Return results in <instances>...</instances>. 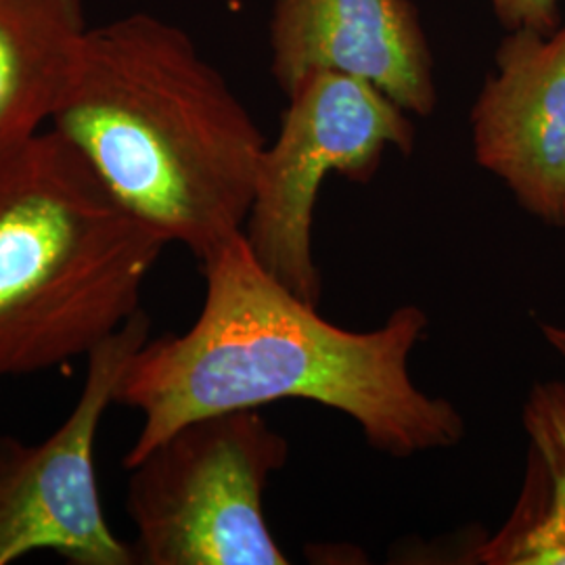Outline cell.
Segmentation results:
<instances>
[{"label":"cell","instance_id":"cell-3","mask_svg":"<svg viewBox=\"0 0 565 565\" xmlns=\"http://www.w3.org/2000/svg\"><path fill=\"white\" fill-rule=\"evenodd\" d=\"M168 242L57 130L0 156V377L88 356L141 310Z\"/></svg>","mask_w":565,"mask_h":565},{"label":"cell","instance_id":"cell-6","mask_svg":"<svg viewBox=\"0 0 565 565\" xmlns=\"http://www.w3.org/2000/svg\"><path fill=\"white\" fill-rule=\"evenodd\" d=\"M139 310L86 356V380L72 413L42 443L0 436V565L53 551L72 565L139 564L103 513L95 448L121 377L149 340Z\"/></svg>","mask_w":565,"mask_h":565},{"label":"cell","instance_id":"cell-11","mask_svg":"<svg viewBox=\"0 0 565 565\" xmlns=\"http://www.w3.org/2000/svg\"><path fill=\"white\" fill-rule=\"evenodd\" d=\"M497 21L505 32H553L562 25V0H490Z\"/></svg>","mask_w":565,"mask_h":565},{"label":"cell","instance_id":"cell-12","mask_svg":"<svg viewBox=\"0 0 565 565\" xmlns=\"http://www.w3.org/2000/svg\"><path fill=\"white\" fill-rule=\"evenodd\" d=\"M545 342L553 348L555 354H559V359L565 363V327L562 324H541Z\"/></svg>","mask_w":565,"mask_h":565},{"label":"cell","instance_id":"cell-8","mask_svg":"<svg viewBox=\"0 0 565 565\" xmlns=\"http://www.w3.org/2000/svg\"><path fill=\"white\" fill-rule=\"evenodd\" d=\"M270 74L287 97L315 72L369 82L406 114L438 105L431 49L413 0H275Z\"/></svg>","mask_w":565,"mask_h":565},{"label":"cell","instance_id":"cell-2","mask_svg":"<svg viewBox=\"0 0 565 565\" xmlns=\"http://www.w3.org/2000/svg\"><path fill=\"white\" fill-rule=\"evenodd\" d=\"M51 126L128 214L200 263L243 233L268 142L177 23L135 11L90 25Z\"/></svg>","mask_w":565,"mask_h":565},{"label":"cell","instance_id":"cell-9","mask_svg":"<svg viewBox=\"0 0 565 565\" xmlns=\"http://www.w3.org/2000/svg\"><path fill=\"white\" fill-rule=\"evenodd\" d=\"M88 28L84 0H0V156L51 121Z\"/></svg>","mask_w":565,"mask_h":565},{"label":"cell","instance_id":"cell-10","mask_svg":"<svg viewBox=\"0 0 565 565\" xmlns=\"http://www.w3.org/2000/svg\"><path fill=\"white\" fill-rule=\"evenodd\" d=\"M524 424L530 459L520 501L478 557L484 564L565 565V382L530 392Z\"/></svg>","mask_w":565,"mask_h":565},{"label":"cell","instance_id":"cell-5","mask_svg":"<svg viewBox=\"0 0 565 565\" xmlns=\"http://www.w3.org/2000/svg\"><path fill=\"white\" fill-rule=\"evenodd\" d=\"M408 114L369 82L315 72L289 95L277 139L266 145L243 237L264 270L303 302H321L312 254L315 205L329 174L369 182L387 149L411 153Z\"/></svg>","mask_w":565,"mask_h":565},{"label":"cell","instance_id":"cell-4","mask_svg":"<svg viewBox=\"0 0 565 565\" xmlns=\"http://www.w3.org/2000/svg\"><path fill=\"white\" fill-rule=\"evenodd\" d=\"M289 443L258 408L200 417L128 469L126 511L147 565H287L264 518Z\"/></svg>","mask_w":565,"mask_h":565},{"label":"cell","instance_id":"cell-1","mask_svg":"<svg viewBox=\"0 0 565 565\" xmlns=\"http://www.w3.org/2000/svg\"><path fill=\"white\" fill-rule=\"evenodd\" d=\"M202 268L198 321L181 335L142 343L118 385L116 403L142 417L124 467L193 419L282 398L340 411L369 445L398 459L463 440L457 406L411 377V354L429 327L419 306L396 308L371 331L342 329L270 277L243 233Z\"/></svg>","mask_w":565,"mask_h":565},{"label":"cell","instance_id":"cell-7","mask_svg":"<svg viewBox=\"0 0 565 565\" xmlns=\"http://www.w3.org/2000/svg\"><path fill=\"white\" fill-rule=\"evenodd\" d=\"M471 107L476 162L536 221L565 226V21L507 32Z\"/></svg>","mask_w":565,"mask_h":565}]
</instances>
